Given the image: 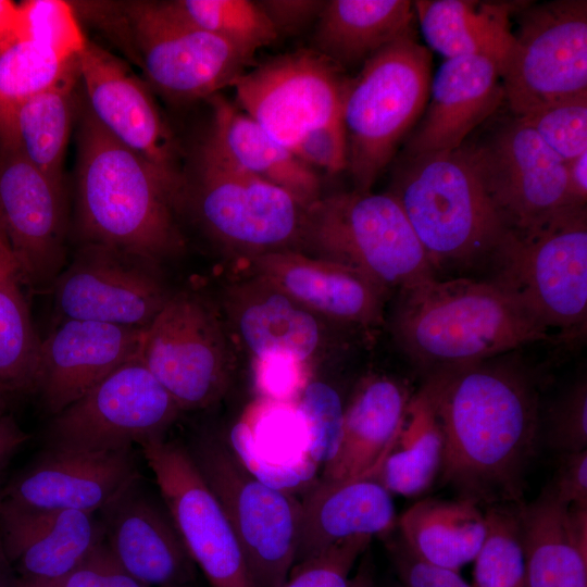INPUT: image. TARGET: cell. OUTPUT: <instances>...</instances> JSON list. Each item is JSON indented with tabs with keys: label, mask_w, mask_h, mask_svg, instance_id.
I'll use <instances>...</instances> for the list:
<instances>
[{
	"label": "cell",
	"mask_w": 587,
	"mask_h": 587,
	"mask_svg": "<svg viewBox=\"0 0 587 587\" xmlns=\"http://www.w3.org/2000/svg\"><path fill=\"white\" fill-rule=\"evenodd\" d=\"M444 435L440 474L475 504H521L539 427L535 379L499 355L427 373L421 387Z\"/></svg>",
	"instance_id": "cell-1"
},
{
	"label": "cell",
	"mask_w": 587,
	"mask_h": 587,
	"mask_svg": "<svg viewBox=\"0 0 587 587\" xmlns=\"http://www.w3.org/2000/svg\"><path fill=\"white\" fill-rule=\"evenodd\" d=\"M78 224L84 242L116 248L160 264L179 254L177 222L185 179L172 177L112 137L90 114L80 125Z\"/></svg>",
	"instance_id": "cell-2"
},
{
	"label": "cell",
	"mask_w": 587,
	"mask_h": 587,
	"mask_svg": "<svg viewBox=\"0 0 587 587\" xmlns=\"http://www.w3.org/2000/svg\"><path fill=\"white\" fill-rule=\"evenodd\" d=\"M391 330L426 374L554 340L495 283L469 277L434 276L400 289Z\"/></svg>",
	"instance_id": "cell-3"
},
{
	"label": "cell",
	"mask_w": 587,
	"mask_h": 587,
	"mask_svg": "<svg viewBox=\"0 0 587 587\" xmlns=\"http://www.w3.org/2000/svg\"><path fill=\"white\" fill-rule=\"evenodd\" d=\"M389 192L436 275L489 259L504 224L461 148L402 155Z\"/></svg>",
	"instance_id": "cell-4"
},
{
	"label": "cell",
	"mask_w": 587,
	"mask_h": 587,
	"mask_svg": "<svg viewBox=\"0 0 587 587\" xmlns=\"http://www.w3.org/2000/svg\"><path fill=\"white\" fill-rule=\"evenodd\" d=\"M489 260L491 282L535 323L557 329L563 342L586 335V207L566 205L532 225L504 228Z\"/></svg>",
	"instance_id": "cell-5"
},
{
	"label": "cell",
	"mask_w": 587,
	"mask_h": 587,
	"mask_svg": "<svg viewBox=\"0 0 587 587\" xmlns=\"http://www.w3.org/2000/svg\"><path fill=\"white\" fill-rule=\"evenodd\" d=\"M149 84L176 102L210 99L253 64L251 55L202 30L164 3L135 1L85 4Z\"/></svg>",
	"instance_id": "cell-6"
},
{
	"label": "cell",
	"mask_w": 587,
	"mask_h": 587,
	"mask_svg": "<svg viewBox=\"0 0 587 587\" xmlns=\"http://www.w3.org/2000/svg\"><path fill=\"white\" fill-rule=\"evenodd\" d=\"M432 54L412 30L362 64L345 88L340 120L354 189L372 186L426 107Z\"/></svg>",
	"instance_id": "cell-7"
},
{
	"label": "cell",
	"mask_w": 587,
	"mask_h": 587,
	"mask_svg": "<svg viewBox=\"0 0 587 587\" xmlns=\"http://www.w3.org/2000/svg\"><path fill=\"white\" fill-rule=\"evenodd\" d=\"M297 251L350 267L388 292L437 276L387 191L352 189L320 197L304 209Z\"/></svg>",
	"instance_id": "cell-8"
},
{
	"label": "cell",
	"mask_w": 587,
	"mask_h": 587,
	"mask_svg": "<svg viewBox=\"0 0 587 587\" xmlns=\"http://www.w3.org/2000/svg\"><path fill=\"white\" fill-rule=\"evenodd\" d=\"M186 205L215 242L247 261L298 250L305 207L280 187L233 164L205 141L191 178L185 176Z\"/></svg>",
	"instance_id": "cell-9"
},
{
	"label": "cell",
	"mask_w": 587,
	"mask_h": 587,
	"mask_svg": "<svg viewBox=\"0 0 587 587\" xmlns=\"http://www.w3.org/2000/svg\"><path fill=\"white\" fill-rule=\"evenodd\" d=\"M187 450L220 502L257 587H282L295 563L301 501L257 478L216 437H202Z\"/></svg>",
	"instance_id": "cell-10"
},
{
	"label": "cell",
	"mask_w": 587,
	"mask_h": 587,
	"mask_svg": "<svg viewBox=\"0 0 587 587\" xmlns=\"http://www.w3.org/2000/svg\"><path fill=\"white\" fill-rule=\"evenodd\" d=\"M498 111L460 148L505 228L525 227L574 205L566 163L521 118Z\"/></svg>",
	"instance_id": "cell-11"
},
{
	"label": "cell",
	"mask_w": 587,
	"mask_h": 587,
	"mask_svg": "<svg viewBox=\"0 0 587 587\" xmlns=\"http://www.w3.org/2000/svg\"><path fill=\"white\" fill-rule=\"evenodd\" d=\"M501 71L507 109L522 116L587 93V1L526 2Z\"/></svg>",
	"instance_id": "cell-12"
},
{
	"label": "cell",
	"mask_w": 587,
	"mask_h": 587,
	"mask_svg": "<svg viewBox=\"0 0 587 587\" xmlns=\"http://www.w3.org/2000/svg\"><path fill=\"white\" fill-rule=\"evenodd\" d=\"M137 354L180 411L212 405L230 382L223 323L211 303L190 290L172 292L142 329Z\"/></svg>",
	"instance_id": "cell-13"
},
{
	"label": "cell",
	"mask_w": 587,
	"mask_h": 587,
	"mask_svg": "<svg viewBox=\"0 0 587 587\" xmlns=\"http://www.w3.org/2000/svg\"><path fill=\"white\" fill-rule=\"evenodd\" d=\"M179 412L136 354L54 415L50 447L88 451L134 448L163 438Z\"/></svg>",
	"instance_id": "cell-14"
},
{
	"label": "cell",
	"mask_w": 587,
	"mask_h": 587,
	"mask_svg": "<svg viewBox=\"0 0 587 587\" xmlns=\"http://www.w3.org/2000/svg\"><path fill=\"white\" fill-rule=\"evenodd\" d=\"M348 79L311 48L270 59L232 87L237 107L292 151L305 134L340 117Z\"/></svg>",
	"instance_id": "cell-15"
},
{
	"label": "cell",
	"mask_w": 587,
	"mask_h": 587,
	"mask_svg": "<svg viewBox=\"0 0 587 587\" xmlns=\"http://www.w3.org/2000/svg\"><path fill=\"white\" fill-rule=\"evenodd\" d=\"M140 448L180 538L211 587H257L236 535L187 448L164 438Z\"/></svg>",
	"instance_id": "cell-16"
},
{
	"label": "cell",
	"mask_w": 587,
	"mask_h": 587,
	"mask_svg": "<svg viewBox=\"0 0 587 587\" xmlns=\"http://www.w3.org/2000/svg\"><path fill=\"white\" fill-rule=\"evenodd\" d=\"M158 266L116 248L84 242L51 288L54 310L60 320L143 329L172 295Z\"/></svg>",
	"instance_id": "cell-17"
},
{
	"label": "cell",
	"mask_w": 587,
	"mask_h": 587,
	"mask_svg": "<svg viewBox=\"0 0 587 587\" xmlns=\"http://www.w3.org/2000/svg\"><path fill=\"white\" fill-rule=\"evenodd\" d=\"M63 182L0 145V227L22 284L52 288L65 262Z\"/></svg>",
	"instance_id": "cell-18"
},
{
	"label": "cell",
	"mask_w": 587,
	"mask_h": 587,
	"mask_svg": "<svg viewBox=\"0 0 587 587\" xmlns=\"http://www.w3.org/2000/svg\"><path fill=\"white\" fill-rule=\"evenodd\" d=\"M78 73L95 120L165 174L185 179L173 133L147 86L123 61L88 40L78 58Z\"/></svg>",
	"instance_id": "cell-19"
},
{
	"label": "cell",
	"mask_w": 587,
	"mask_h": 587,
	"mask_svg": "<svg viewBox=\"0 0 587 587\" xmlns=\"http://www.w3.org/2000/svg\"><path fill=\"white\" fill-rule=\"evenodd\" d=\"M139 476L134 448L88 451L49 447L3 490L18 508L100 513Z\"/></svg>",
	"instance_id": "cell-20"
},
{
	"label": "cell",
	"mask_w": 587,
	"mask_h": 587,
	"mask_svg": "<svg viewBox=\"0 0 587 587\" xmlns=\"http://www.w3.org/2000/svg\"><path fill=\"white\" fill-rule=\"evenodd\" d=\"M142 329L59 320L41 339L36 391L57 415L138 353Z\"/></svg>",
	"instance_id": "cell-21"
},
{
	"label": "cell",
	"mask_w": 587,
	"mask_h": 587,
	"mask_svg": "<svg viewBox=\"0 0 587 587\" xmlns=\"http://www.w3.org/2000/svg\"><path fill=\"white\" fill-rule=\"evenodd\" d=\"M504 104L498 65L484 57L446 59L402 155L454 150Z\"/></svg>",
	"instance_id": "cell-22"
},
{
	"label": "cell",
	"mask_w": 587,
	"mask_h": 587,
	"mask_svg": "<svg viewBox=\"0 0 587 587\" xmlns=\"http://www.w3.org/2000/svg\"><path fill=\"white\" fill-rule=\"evenodd\" d=\"M248 263L253 275L317 316L364 329L383 323L388 291L350 267L296 250L266 253Z\"/></svg>",
	"instance_id": "cell-23"
},
{
	"label": "cell",
	"mask_w": 587,
	"mask_h": 587,
	"mask_svg": "<svg viewBox=\"0 0 587 587\" xmlns=\"http://www.w3.org/2000/svg\"><path fill=\"white\" fill-rule=\"evenodd\" d=\"M104 541L118 564L145 586H174L191 573V559L165 505L135 479L100 512Z\"/></svg>",
	"instance_id": "cell-24"
},
{
	"label": "cell",
	"mask_w": 587,
	"mask_h": 587,
	"mask_svg": "<svg viewBox=\"0 0 587 587\" xmlns=\"http://www.w3.org/2000/svg\"><path fill=\"white\" fill-rule=\"evenodd\" d=\"M104 540L100 517L73 510L25 509L0 502V544L23 575L20 582L57 579Z\"/></svg>",
	"instance_id": "cell-25"
},
{
	"label": "cell",
	"mask_w": 587,
	"mask_h": 587,
	"mask_svg": "<svg viewBox=\"0 0 587 587\" xmlns=\"http://www.w3.org/2000/svg\"><path fill=\"white\" fill-rule=\"evenodd\" d=\"M395 523L391 494L375 477L320 478L301 500L294 567L345 540L389 534Z\"/></svg>",
	"instance_id": "cell-26"
},
{
	"label": "cell",
	"mask_w": 587,
	"mask_h": 587,
	"mask_svg": "<svg viewBox=\"0 0 587 587\" xmlns=\"http://www.w3.org/2000/svg\"><path fill=\"white\" fill-rule=\"evenodd\" d=\"M225 309L253 359L285 354L308 364L324 347L319 316L257 275L228 288Z\"/></svg>",
	"instance_id": "cell-27"
},
{
	"label": "cell",
	"mask_w": 587,
	"mask_h": 587,
	"mask_svg": "<svg viewBox=\"0 0 587 587\" xmlns=\"http://www.w3.org/2000/svg\"><path fill=\"white\" fill-rule=\"evenodd\" d=\"M228 445L271 487L294 494L315 483L319 465L307 453V427L296 402L263 398L235 424Z\"/></svg>",
	"instance_id": "cell-28"
},
{
	"label": "cell",
	"mask_w": 587,
	"mask_h": 587,
	"mask_svg": "<svg viewBox=\"0 0 587 587\" xmlns=\"http://www.w3.org/2000/svg\"><path fill=\"white\" fill-rule=\"evenodd\" d=\"M410 398L407 388L391 377L364 378L345 407L341 440L321 478L375 477L398 436Z\"/></svg>",
	"instance_id": "cell-29"
},
{
	"label": "cell",
	"mask_w": 587,
	"mask_h": 587,
	"mask_svg": "<svg viewBox=\"0 0 587 587\" xmlns=\"http://www.w3.org/2000/svg\"><path fill=\"white\" fill-rule=\"evenodd\" d=\"M527 587H587V509L549 489L519 507Z\"/></svg>",
	"instance_id": "cell-30"
},
{
	"label": "cell",
	"mask_w": 587,
	"mask_h": 587,
	"mask_svg": "<svg viewBox=\"0 0 587 587\" xmlns=\"http://www.w3.org/2000/svg\"><path fill=\"white\" fill-rule=\"evenodd\" d=\"M212 124L204 140L233 164L289 192L303 207L321 197L316 172L221 93L210 99Z\"/></svg>",
	"instance_id": "cell-31"
},
{
	"label": "cell",
	"mask_w": 587,
	"mask_h": 587,
	"mask_svg": "<svg viewBox=\"0 0 587 587\" xmlns=\"http://www.w3.org/2000/svg\"><path fill=\"white\" fill-rule=\"evenodd\" d=\"M526 2L419 0L413 2L423 37L446 59L484 57L501 71L514 37L510 16Z\"/></svg>",
	"instance_id": "cell-32"
},
{
	"label": "cell",
	"mask_w": 587,
	"mask_h": 587,
	"mask_svg": "<svg viewBox=\"0 0 587 587\" xmlns=\"http://www.w3.org/2000/svg\"><path fill=\"white\" fill-rule=\"evenodd\" d=\"M408 0H329L320 13L313 48L336 65L363 64L380 49L412 30Z\"/></svg>",
	"instance_id": "cell-33"
},
{
	"label": "cell",
	"mask_w": 587,
	"mask_h": 587,
	"mask_svg": "<svg viewBox=\"0 0 587 587\" xmlns=\"http://www.w3.org/2000/svg\"><path fill=\"white\" fill-rule=\"evenodd\" d=\"M78 78L76 72L24 100L0 105V145L61 182Z\"/></svg>",
	"instance_id": "cell-34"
},
{
	"label": "cell",
	"mask_w": 587,
	"mask_h": 587,
	"mask_svg": "<svg viewBox=\"0 0 587 587\" xmlns=\"http://www.w3.org/2000/svg\"><path fill=\"white\" fill-rule=\"evenodd\" d=\"M398 526L416 557L457 572L474 561L487 534L485 513L460 498L420 500L399 517Z\"/></svg>",
	"instance_id": "cell-35"
},
{
	"label": "cell",
	"mask_w": 587,
	"mask_h": 587,
	"mask_svg": "<svg viewBox=\"0 0 587 587\" xmlns=\"http://www.w3.org/2000/svg\"><path fill=\"white\" fill-rule=\"evenodd\" d=\"M442 458L444 435L428 399L420 389L411 396L398 436L375 478L390 494L420 496L440 473Z\"/></svg>",
	"instance_id": "cell-36"
},
{
	"label": "cell",
	"mask_w": 587,
	"mask_h": 587,
	"mask_svg": "<svg viewBox=\"0 0 587 587\" xmlns=\"http://www.w3.org/2000/svg\"><path fill=\"white\" fill-rule=\"evenodd\" d=\"M41 339L15 272L0 280V388L35 392Z\"/></svg>",
	"instance_id": "cell-37"
},
{
	"label": "cell",
	"mask_w": 587,
	"mask_h": 587,
	"mask_svg": "<svg viewBox=\"0 0 587 587\" xmlns=\"http://www.w3.org/2000/svg\"><path fill=\"white\" fill-rule=\"evenodd\" d=\"M164 3L185 22L251 55L279 37L257 1L174 0Z\"/></svg>",
	"instance_id": "cell-38"
},
{
	"label": "cell",
	"mask_w": 587,
	"mask_h": 587,
	"mask_svg": "<svg viewBox=\"0 0 587 587\" xmlns=\"http://www.w3.org/2000/svg\"><path fill=\"white\" fill-rule=\"evenodd\" d=\"M519 507L488 505L487 534L474 559L473 587H527Z\"/></svg>",
	"instance_id": "cell-39"
},
{
	"label": "cell",
	"mask_w": 587,
	"mask_h": 587,
	"mask_svg": "<svg viewBox=\"0 0 587 587\" xmlns=\"http://www.w3.org/2000/svg\"><path fill=\"white\" fill-rule=\"evenodd\" d=\"M78 72V59L64 60L26 37L0 45V105L34 96Z\"/></svg>",
	"instance_id": "cell-40"
},
{
	"label": "cell",
	"mask_w": 587,
	"mask_h": 587,
	"mask_svg": "<svg viewBox=\"0 0 587 587\" xmlns=\"http://www.w3.org/2000/svg\"><path fill=\"white\" fill-rule=\"evenodd\" d=\"M18 37L47 47L64 60H77L86 39L73 4L62 0H29L20 3Z\"/></svg>",
	"instance_id": "cell-41"
},
{
	"label": "cell",
	"mask_w": 587,
	"mask_h": 587,
	"mask_svg": "<svg viewBox=\"0 0 587 587\" xmlns=\"http://www.w3.org/2000/svg\"><path fill=\"white\" fill-rule=\"evenodd\" d=\"M297 407L307 427L309 458L319 466L336 454L342 435L345 405L337 389L310 380L298 396Z\"/></svg>",
	"instance_id": "cell-42"
},
{
	"label": "cell",
	"mask_w": 587,
	"mask_h": 587,
	"mask_svg": "<svg viewBox=\"0 0 587 587\" xmlns=\"http://www.w3.org/2000/svg\"><path fill=\"white\" fill-rule=\"evenodd\" d=\"M517 117L565 163L587 151V93Z\"/></svg>",
	"instance_id": "cell-43"
},
{
	"label": "cell",
	"mask_w": 587,
	"mask_h": 587,
	"mask_svg": "<svg viewBox=\"0 0 587 587\" xmlns=\"http://www.w3.org/2000/svg\"><path fill=\"white\" fill-rule=\"evenodd\" d=\"M371 541L370 537H358L332 546L295 566L282 587H348L350 572Z\"/></svg>",
	"instance_id": "cell-44"
},
{
	"label": "cell",
	"mask_w": 587,
	"mask_h": 587,
	"mask_svg": "<svg viewBox=\"0 0 587 587\" xmlns=\"http://www.w3.org/2000/svg\"><path fill=\"white\" fill-rule=\"evenodd\" d=\"M549 442L563 454L587 446V382L573 384L552 405L548 422Z\"/></svg>",
	"instance_id": "cell-45"
},
{
	"label": "cell",
	"mask_w": 587,
	"mask_h": 587,
	"mask_svg": "<svg viewBox=\"0 0 587 587\" xmlns=\"http://www.w3.org/2000/svg\"><path fill=\"white\" fill-rule=\"evenodd\" d=\"M16 587H147L115 560L105 541L67 574L48 582H16Z\"/></svg>",
	"instance_id": "cell-46"
},
{
	"label": "cell",
	"mask_w": 587,
	"mask_h": 587,
	"mask_svg": "<svg viewBox=\"0 0 587 587\" xmlns=\"http://www.w3.org/2000/svg\"><path fill=\"white\" fill-rule=\"evenodd\" d=\"M292 153L312 168L330 174L347 170V140L340 117L305 134Z\"/></svg>",
	"instance_id": "cell-47"
},
{
	"label": "cell",
	"mask_w": 587,
	"mask_h": 587,
	"mask_svg": "<svg viewBox=\"0 0 587 587\" xmlns=\"http://www.w3.org/2000/svg\"><path fill=\"white\" fill-rule=\"evenodd\" d=\"M307 364L285 354H270L254 359V375L264 398L292 401L307 380Z\"/></svg>",
	"instance_id": "cell-48"
},
{
	"label": "cell",
	"mask_w": 587,
	"mask_h": 587,
	"mask_svg": "<svg viewBox=\"0 0 587 587\" xmlns=\"http://www.w3.org/2000/svg\"><path fill=\"white\" fill-rule=\"evenodd\" d=\"M387 548L402 587H473L457 571L421 560L402 539L388 541Z\"/></svg>",
	"instance_id": "cell-49"
},
{
	"label": "cell",
	"mask_w": 587,
	"mask_h": 587,
	"mask_svg": "<svg viewBox=\"0 0 587 587\" xmlns=\"http://www.w3.org/2000/svg\"><path fill=\"white\" fill-rule=\"evenodd\" d=\"M564 505L587 509V450L563 454L553 484L548 488Z\"/></svg>",
	"instance_id": "cell-50"
},
{
	"label": "cell",
	"mask_w": 587,
	"mask_h": 587,
	"mask_svg": "<svg viewBox=\"0 0 587 587\" xmlns=\"http://www.w3.org/2000/svg\"><path fill=\"white\" fill-rule=\"evenodd\" d=\"M271 21L278 36L292 35L317 20L325 1L322 0H262L257 1Z\"/></svg>",
	"instance_id": "cell-51"
},
{
	"label": "cell",
	"mask_w": 587,
	"mask_h": 587,
	"mask_svg": "<svg viewBox=\"0 0 587 587\" xmlns=\"http://www.w3.org/2000/svg\"><path fill=\"white\" fill-rule=\"evenodd\" d=\"M567 191L572 204L586 207L587 151L566 163Z\"/></svg>",
	"instance_id": "cell-52"
},
{
	"label": "cell",
	"mask_w": 587,
	"mask_h": 587,
	"mask_svg": "<svg viewBox=\"0 0 587 587\" xmlns=\"http://www.w3.org/2000/svg\"><path fill=\"white\" fill-rule=\"evenodd\" d=\"M28 438L9 415L0 417V470Z\"/></svg>",
	"instance_id": "cell-53"
},
{
	"label": "cell",
	"mask_w": 587,
	"mask_h": 587,
	"mask_svg": "<svg viewBox=\"0 0 587 587\" xmlns=\"http://www.w3.org/2000/svg\"><path fill=\"white\" fill-rule=\"evenodd\" d=\"M20 27V3L0 0V45L18 37Z\"/></svg>",
	"instance_id": "cell-54"
},
{
	"label": "cell",
	"mask_w": 587,
	"mask_h": 587,
	"mask_svg": "<svg viewBox=\"0 0 587 587\" xmlns=\"http://www.w3.org/2000/svg\"><path fill=\"white\" fill-rule=\"evenodd\" d=\"M348 587H377L375 567L369 548L363 552L355 574L349 579Z\"/></svg>",
	"instance_id": "cell-55"
},
{
	"label": "cell",
	"mask_w": 587,
	"mask_h": 587,
	"mask_svg": "<svg viewBox=\"0 0 587 587\" xmlns=\"http://www.w3.org/2000/svg\"><path fill=\"white\" fill-rule=\"evenodd\" d=\"M12 272L16 273V266L10 247L0 227V280Z\"/></svg>",
	"instance_id": "cell-56"
},
{
	"label": "cell",
	"mask_w": 587,
	"mask_h": 587,
	"mask_svg": "<svg viewBox=\"0 0 587 587\" xmlns=\"http://www.w3.org/2000/svg\"><path fill=\"white\" fill-rule=\"evenodd\" d=\"M1 491H0V502H1ZM0 587H16V582H14L12 576V566L8 561L3 549L0 544Z\"/></svg>",
	"instance_id": "cell-57"
},
{
	"label": "cell",
	"mask_w": 587,
	"mask_h": 587,
	"mask_svg": "<svg viewBox=\"0 0 587 587\" xmlns=\"http://www.w3.org/2000/svg\"><path fill=\"white\" fill-rule=\"evenodd\" d=\"M7 395L3 389L0 388V417L4 415L5 404H7Z\"/></svg>",
	"instance_id": "cell-58"
},
{
	"label": "cell",
	"mask_w": 587,
	"mask_h": 587,
	"mask_svg": "<svg viewBox=\"0 0 587 587\" xmlns=\"http://www.w3.org/2000/svg\"><path fill=\"white\" fill-rule=\"evenodd\" d=\"M402 587V586H401Z\"/></svg>",
	"instance_id": "cell-59"
}]
</instances>
